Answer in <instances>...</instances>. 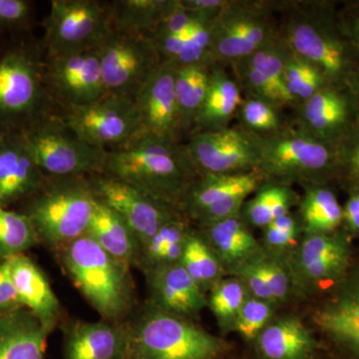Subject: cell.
<instances>
[{"mask_svg":"<svg viewBox=\"0 0 359 359\" xmlns=\"http://www.w3.org/2000/svg\"><path fill=\"white\" fill-rule=\"evenodd\" d=\"M334 0H276L280 35L292 53L316 66L328 83L344 87L359 69V50Z\"/></svg>","mask_w":359,"mask_h":359,"instance_id":"cell-1","label":"cell"},{"mask_svg":"<svg viewBox=\"0 0 359 359\" xmlns=\"http://www.w3.org/2000/svg\"><path fill=\"white\" fill-rule=\"evenodd\" d=\"M103 173L181 214L189 191L201 176L185 143L147 135L107 151Z\"/></svg>","mask_w":359,"mask_h":359,"instance_id":"cell-2","label":"cell"},{"mask_svg":"<svg viewBox=\"0 0 359 359\" xmlns=\"http://www.w3.org/2000/svg\"><path fill=\"white\" fill-rule=\"evenodd\" d=\"M57 252L71 280L103 320L121 323L128 316L135 299L129 266L108 254L88 233Z\"/></svg>","mask_w":359,"mask_h":359,"instance_id":"cell-3","label":"cell"},{"mask_svg":"<svg viewBox=\"0 0 359 359\" xmlns=\"http://www.w3.org/2000/svg\"><path fill=\"white\" fill-rule=\"evenodd\" d=\"M96 196L88 176L48 177L39 190L21 202L39 242L58 250L87 233Z\"/></svg>","mask_w":359,"mask_h":359,"instance_id":"cell-4","label":"cell"},{"mask_svg":"<svg viewBox=\"0 0 359 359\" xmlns=\"http://www.w3.org/2000/svg\"><path fill=\"white\" fill-rule=\"evenodd\" d=\"M259 172L266 181L306 187L337 180L335 144L302 131L290 121L276 133L262 137Z\"/></svg>","mask_w":359,"mask_h":359,"instance_id":"cell-5","label":"cell"},{"mask_svg":"<svg viewBox=\"0 0 359 359\" xmlns=\"http://www.w3.org/2000/svg\"><path fill=\"white\" fill-rule=\"evenodd\" d=\"M126 325L127 359H215L223 351L217 337L153 306Z\"/></svg>","mask_w":359,"mask_h":359,"instance_id":"cell-6","label":"cell"},{"mask_svg":"<svg viewBox=\"0 0 359 359\" xmlns=\"http://www.w3.org/2000/svg\"><path fill=\"white\" fill-rule=\"evenodd\" d=\"M29 45L0 51V133L21 132L48 115L43 65Z\"/></svg>","mask_w":359,"mask_h":359,"instance_id":"cell-7","label":"cell"},{"mask_svg":"<svg viewBox=\"0 0 359 359\" xmlns=\"http://www.w3.org/2000/svg\"><path fill=\"white\" fill-rule=\"evenodd\" d=\"M280 36L276 0H228L211 22V51L229 67Z\"/></svg>","mask_w":359,"mask_h":359,"instance_id":"cell-8","label":"cell"},{"mask_svg":"<svg viewBox=\"0 0 359 359\" xmlns=\"http://www.w3.org/2000/svg\"><path fill=\"white\" fill-rule=\"evenodd\" d=\"M33 160L47 177L102 174L107 151L80 140L50 114L20 132Z\"/></svg>","mask_w":359,"mask_h":359,"instance_id":"cell-9","label":"cell"},{"mask_svg":"<svg viewBox=\"0 0 359 359\" xmlns=\"http://www.w3.org/2000/svg\"><path fill=\"white\" fill-rule=\"evenodd\" d=\"M113 27L111 4L52 0L45 20L47 57L98 48Z\"/></svg>","mask_w":359,"mask_h":359,"instance_id":"cell-10","label":"cell"},{"mask_svg":"<svg viewBox=\"0 0 359 359\" xmlns=\"http://www.w3.org/2000/svg\"><path fill=\"white\" fill-rule=\"evenodd\" d=\"M105 93L136 98L163 60L148 35L113 27L98 47Z\"/></svg>","mask_w":359,"mask_h":359,"instance_id":"cell-11","label":"cell"},{"mask_svg":"<svg viewBox=\"0 0 359 359\" xmlns=\"http://www.w3.org/2000/svg\"><path fill=\"white\" fill-rule=\"evenodd\" d=\"M57 118L80 140L105 151L120 147L140 133L135 101L115 94L105 93L86 105L63 107Z\"/></svg>","mask_w":359,"mask_h":359,"instance_id":"cell-12","label":"cell"},{"mask_svg":"<svg viewBox=\"0 0 359 359\" xmlns=\"http://www.w3.org/2000/svg\"><path fill=\"white\" fill-rule=\"evenodd\" d=\"M185 145L201 176L249 173L261 161L262 137L238 125L194 132Z\"/></svg>","mask_w":359,"mask_h":359,"instance_id":"cell-13","label":"cell"},{"mask_svg":"<svg viewBox=\"0 0 359 359\" xmlns=\"http://www.w3.org/2000/svg\"><path fill=\"white\" fill-rule=\"evenodd\" d=\"M266 181L259 170L242 174L202 175L182 205V215L203 226L241 216L245 199Z\"/></svg>","mask_w":359,"mask_h":359,"instance_id":"cell-14","label":"cell"},{"mask_svg":"<svg viewBox=\"0 0 359 359\" xmlns=\"http://www.w3.org/2000/svg\"><path fill=\"white\" fill-rule=\"evenodd\" d=\"M88 179L96 197L124 219L138 238L141 247L163 224L181 214L109 175L93 174L90 175Z\"/></svg>","mask_w":359,"mask_h":359,"instance_id":"cell-15","label":"cell"},{"mask_svg":"<svg viewBox=\"0 0 359 359\" xmlns=\"http://www.w3.org/2000/svg\"><path fill=\"white\" fill-rule=\"evenodd\" d=\"M44 80L63 107L86 105L105 94L99 49L47 57Z\"/></svg>","mask_w":359,"mask_h":359,"instance_id":"cell-16","label":"cell"},{"mask_svg":"<svg viewBox=\"0 0 359 359\" xmlns=\"http://www.w3.org/2000/svg\"><path fill=\"white\" fill-rule=\"evenodd\" d=\"M297 128L320 140L337 144L359 123L358 105L348 86L327 84L294 108Z\"/></svg>","mask_w":359,"mask_h":359,"instance_id":"cell-17","label":"cell"},{"mask_svg":"<svg viewBox=\"0 0 359 359\" xmlns=\"http://www.w3.org/2000/svg\"><path fill=\"white\" fill-rule=\"evenodd\" d=\"M175 72L176 66L163 62L135 98L139 135L181 142L183 131L175 94Z\"/></svg>","mask_w":359,"mask_h":359,"instance_id":"cell-18","label":"cell"},{"mask_svg":"<svg viewBox=\"0 0 359 359\" xmlns=\"http://www.w3.org/2000/svg\"><path fill=\"white\" fill-rule=\"evenodd\" d=\"M48 177L37 166L20 132L0 133V205L21 203Z\"/></svg>","mask_w":359,"mask_h":359,"instance_id":"cell-19","label":"cell"},{"mask_svg":"<svg viewBox=\"0 0 359 359\" xmlns=\"http://www.w3.org/2000/svg\"><path fill=\"white\" fill-rule=\"evenodd\" d=\"M63 359H127L126 323L77 320L65 327Z\"/></svg>","mask_w":359,"mask_h":359,"instance_id":"cell-20","label":"cell"},{"mask_svg":"<svg viewBox=\"0 0 359 359\" xmlns=\"http://www.w3.org/2000/svg\"><path fill=\"white\" fill-rule=\"evenodd\" d=\"M334 297L316 314L323 332L359 356V268L347 271Z\"/></svg>","mask_w":359,"mask_h":359,"instance_id":"cell-21","label":"cell"},{"mask_svg":"<svg viewBox=\"0 0 359 359\" xmlns=\"http://www.w3.org/2000/svg\"><path fill=\"white\" fill-rule=\"evenodd\" d=\"M8 263L14 287L23 308L29 309L51 332L60 320L62 309L46 276L25 254L11 257Z\"/></svg>","mask_w":359,"mask_h":359,"instance_id":"cell-22","label":"cell"},{"mask_svg":"<svg viewBox=\"0 0 359 359\" xmlns=\"http://www.w3.org/2000/svg\"><path fill=\"white\" fill-rule=\"evenodd\" d=\"M146 275L155 308L179 316H192L207 304L202 290L180 263Z\"/></svg>","mask_w":359,"mask_h":359,"instance_id":"cell-23","label":"cell"},{"mask_svg":"<svg viewBox=\"0 0 359 359\" xmlns=\"http://www.w3.org/2000/svg\"><path fill=\"white\" fill-rule=\"evenodd\" d=\"M50 332L25 308L0 316V359H44Z\"/></svg>","mask_w":359,"mask_h":359,"instance_id":"cell-24","label":"cell"},{"mask_svg":"<svg viewBox=\"0 0 359 359\" xmlns=\"http://www.w3.org/2000/svg\"><path fill=\"white\" fill-rule=\"evenodd\" d=\"M86 233L118 261L138 266L142 249L138 238L124 219L98 197Z\"/></svg>","mask_w":359,"mask_h":359,"instance_id":"cell-25","label":"cell"},{"mask_svg":"<svg viewBox=\"0 0 359 359\" xmlns=\"http://www.w3.org/2000/svg\"><path fill=\"white\" fill-rule=\"evenodd\" d=\"M243 98L242 91L235 78L226 70V66H215L211 84L192 133L230 126L231 119L237 115Z\"/></svg>","mask_w":359,"mask_h":359,"instance_id":"cell-26","label":"cell"},{"mask_svg":"<svg viewBox=\"0 0 359 359\" xmlns=\"http://www.w3.org/2000/svg\"><path fill=\"white\" fill-rule=\"evenodd\" d=\"M218 63L176 66L175 94L183 134L192 133L196 120L211 84L212 71Z\"/></svg>","mask_w":359,"mask_h":359,"instance_id":"cell-27","label":"cell"},{"mask_svg":"<svg viewBox=\"0 0 359 359\" xmlns=\"http://www.w3.org/2000/svg\"><path fill=\"white\" fill-rule=\"evenodd\" d=\"M204 229L208 243L224 263L247 264L259 252L256 238L248 230L241 216L208 224Z\"/></svg>","mask_w":359,"mask_h":359,"instance_id":"cell-28","label":"cell"},{"mask_svg":"<svg viewBox=\"0 0 359 359\" xmlns=\"http://www.w3.org/2000/svg\"><path fill=\"white\" fill-rule=\"evenodd\" d=\"M190 233L183 215H176L142 247L139 268L147 273L163 266L179 264Z\"/></svg>","mask_w":359,"mask_h":359,"instance_id":"cell-29","label":"cell"},{"mask_svg":"<svg viewBox=\"0 0 359 359\" xmlns=\"http://www.w3.org/2000/svg\"><path fill=\"white\" fill-rule=\"evenodd\" d=\"M179 6V0H123L111 2L113 26L150 35Z\"/></svg>","mask_w":359,"mask_h":359,"instance_id":"cell-30","label":"cell"},{"mask_svg":"<svg viewBox=\"0 0 359 359\" xmlns=\"http://www.w3.org/2000/svg\"><path fill=\"white\" fill-rule=\"evenodd\" d=\"M259 348L269 359H304L313 348V339L297 320H285L262 332Z\"/></svg>","mask_w":359,"mask_h":359,"instance_id":"cell-31","label":"cell"},{"mask_svg":"<svg viewBox=\"0 0 359 359\" xmlns=\"http://www.w3.org/2000/svg\"><path fill=\"white\" fill-rule=\"evenodd\" d=\"M301 202L302 219L309 233H327L342 226V207L334 191L327 186L306 187Z\"/></svg>","mask_w":359,"mask_h":359,"instance_id":"cell-32","label":"cell"},{"mask_svg":"<svg viewBox=\"0 0 359 359\" xmlns=\"http://www.w3.org/2000/svg\"><path fill=\"white\" fill-rule=\"evenodd\" d=\"M295 199V194L289 185L266 181L259 187L256 196L245 203L241 212L250 224L268 226L276 219L290 214Z\"/></svg>","mask_w":359,"mask_h":359,"instance_id":"cell-33","label":"cell"},{"mask_svg":"<svg viewBox=\"0 0 359 359\" xmlns=\"http://www.w3.org/2000/svg\"><path fill=\"white\" fill-rule=\"evenodd\" d=\"M39 244L30 219L0 205V259H8Z\"/></svg>","mask_w":359,"mask_h":359,"instance_id":"cell-34","label":"cell"},{"mask_svg":"<svg viewBox=\"0 0 359 359\" xmlns=\"http://www.w3.org/2000/svg\"><path fill=\"white\" fill-rule=\"evenodd\" d=\"M231 69V75L240 87L245 97L259 99L266 101L278 109L295 107L294 100L276 88L275 85L254 67L247 59H241L237 62L229 66Z\"/></svg>","mask_w":359,"mask_h":359,"instance_id":"cell-35","label":"cell"},{"mask_svg":"<svg viewBox=\"0 0 359 359\" xmlns=\"http://www.w3.org/2000/svg\"><path fill=\"white\" fill-rule=\"evenodd\" d=\"M180 264L197 283L201 290L215 282L221 273V266L216 254L207 245L204 238L193 233H190L187 238Z\"/></svg>","mask_w":359,"mask_h":359,"instance_id":"cell-36","label":"cell"},{"mask_svg":"<svg viewBox=\"0 0 359 359\" xmlns=\"http://www.w3.org/2000/svg\"><path fill=\"white\" fill-rule=\"evenodd\" d=\"M285 84L297 107L330 83L316 66L292 53L285 68Z\"/></svg>","mask_w":359,"mask_h":359,"instance_id":"cell-37","label":"cell"},{"mask_svg":"<svg viewBox=\"0 0 359 359\" xmlns=\"http://www.w3.org/2000/svg\"><path fill=\"white\" fill-rule=\"evenodd\" d=\"M280 111L266 101L244 97L237 113L238 125L250 133L266 137L285 126Z\"/></svg>","mask_w":359,"mask_h":359,"instance_id":"cell-38","label":"cell"},{"mask_svg":"<svg viewBox=\"0 0 359 359\" xmlns=\"http://www.w3.org/2000/svg\"><path fill=\"white\" fill-rule=\"evenodd\" d=\"M337 180L347 191L359 190V123L337 144Z\"/></svg>","mask_w":359,"mask_h":359,"instance_id":"cell-39","label":"cell"},{"mask_svg":"<svg viewBox=\"0 0 359 359\" xmlns=\"http://www.w3.org/2000/svg\"><path fill=\"white\" fill-rule=\"evenodd\" d=\"M245 301V289L242 283L236 280H228L214 287L210 306L219 320H236Z\"/></svg>","mask_w":359,"mask_h":359,"instance_id":"cell-40","label":"cell"},{"mask_svg":"<svg viewBox=\"0 0 359 359\" xmlns=\"http://www.w3.org/2000/svg\"><path fill=\"white\" fill-rule=\"evenodd\" d=\"M271 316V309L266 301L257 297L245 299L236 318V327L247 339H254L263 330Z\"/></svg>","mask_w":359,"mask_h":359,"instance_id":"cell-41","label":"cell"},{"mask_svg":"<svg viewBox=\"0 0 359 359\" xmlns=\"http://www.w3.org/2000/svg\"><path fill=\"white\" fill-rule=\"evenodd\" d=\"M32 2L0 0V33L26 30L32 20Z\"/></svg>","mask_w":359,"mask_h":359,"instance_id":"cell-42","label":"cell"},{"mask_svg":"<svg viewBox=\"0 0 359 359\" xmlns=\"http://www.w3.org/2000/svg\"><path fill=\"white\" fill-rule=\"evenodd\" d=\"M21 308L23 306L14 287L8 259H0V316Z\"/></svg>","mask_w":359,"mask_h":359,"instance_id":"cell-43","label":"cell"},{"mask_svg":"<svg viewBox=\"0 0 359 359\" xmlns=\"http://www.w3.org/2000/svg\"><path fill=\"white\" fill-rule=\"evenodd\" d=\"M241 269L245 282L257 299L263 301L273 299L264 276L262 262H249L243 264Z\"/></svg>","mask_w":359,"mask_h":359,"instance_id":"cell-44","label":"cell"},{"mask_svg":"<svg viewBox=\"0 0 359 359\" xmlns=\"http://www.w3.org/2000/svg\"><path fill=\"white\" fill-rule=\"evenodd\" d=\"M337 11L344 32L359 50V0L339 1Z\"/></svg>","mask_w":359,"mask_h":359,"instance_id":"cell-45","label":"cell"},{"mask_svg":"<svg viewBox=\"0 0 359 359\" xmlns=\"http://www.w3.org/2000/svg\"><path fill=\"white\" fill-rule=\"evenodd\" d=\"M262 266H263L264 276H266L273 299H283L289 292L290 283L287 273L282 266H278V264L271 263V262H268V263L262 262Z\"/></svg>","mask_w":359,"mask_h":359,"instance_id":"cell-46","label":"cell"},{"mask_svg":"<svg viewBox=\"0 0 359 359\" xmlns=\"http://www.w3.org/2000/svg\"><path fill=\"white\" fill-rule=\"evenodd\" d=\"M342 224L347 235L359 236V190L348 191V199L342 207Z\"/></svg>","mask_w":359,"mask_h":359,"instance_id":"cell-47","label":"cell"},{"mask_svg":"<svg viewBox=\"0 0 359 359\" xmlns=\"http://www.w3.org/2000/svg\"><path fill=\"white\" fill-rule=\"evenodd\" d=\"M228 0H180L182 7L187 11L214 20L224 8Z\"/></svg>","mask_w":359,"mask_h":359,"instance_id":"cell-48","label":"cell"},{"mask_svg":"<svg viewBox=\"0 0 359 359\" xmlns=\"http://www.w3.org/2000/svg\"><path fill=\"white\" fill-rule=\"evenodd\" d=\"M266 240L273 247H285L294 240L297 233L278 230V229L266 226Z\"/></svg>","mask_w":359,"mask_h":359,"instance_id":"cell-49","label":"cell"},{"mask_svg":"<svg viewBox=\"0 0 359 359\" xmlns=\"http://www.w3.org/2000/svg\"><path fill=\"white\" fill-rule=\"evenodd\" d=\"M347 86L353 92L354 98H355L356 105H358V115H359V69L354 73L353 77L348 81Z\"/></svg>","mask_w":359,"mask_h":359,"instance_id":"cell-50","label":"cell"}]
</instances>
